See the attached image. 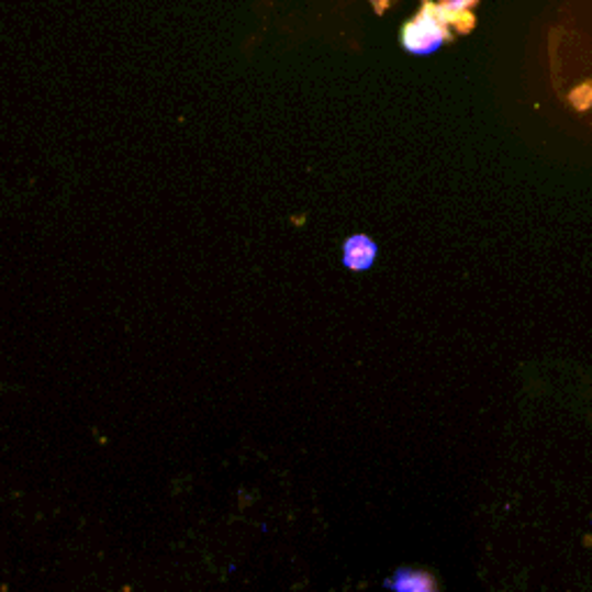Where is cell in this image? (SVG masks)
<instances>
[{"mask_svg": "<svg viewBox=\"0 0 592 592\" xmlns=\"http://www.w3.org/2000/svg\"><path fill=\"white\" fill-rule=\"evenodd\" d=\"M384 588L389 590H399V592H435L437 581L433 579L431 572L426 569H412V567H401L384 581Z\"/></svg>", "mask_w": 592, "mask_h": 592, "instance_id": "obj_3", "label": "cell"}, {"mask_svg": "<svg viewBox=\"0 0 592 592\" xmlns=\"http://www.w3.org/2000/svg\"><path fill=\"white\" fill-rule=\"evenodd\" d=\"M378 259V244L366 234L349 236L343 244V265L349 271H368Z\"/></svg>", "mask_w": 592, "mask_h": 592, "instance_id": "obj_2", "label": "cell"}, {"mask_svg": "<svg viewBox=\"0 0 592 592\" xmlns=\"http://www.w3.org/2000/svg\"><path fill=\"white\" fill-rule=\"evenodd\" d=\"M449 40H451V26L445 16V10L440 3H433V0H424L422 10L416 12L410 21H405L401 31L403 49L416 56L433 54Z\"/></svg>", "mask_w": 592, "mask_h": 592, "instance_id": "obj_1", "label": "cell"}, {"mask_svg": "<svg viewBox=\"0 0 592 592\" xmlns=\"http://www.w3.org/2000/svg\"><path fill=\"white\" fill-rule=\"evenodd\" d=\"M440 3L449 10H470L479 3V0H440Z\"/></svg>", "mask_w": 592, "mask_h": 592, "instance_id": "obj_4", "label": "cell"}]
</instances>
